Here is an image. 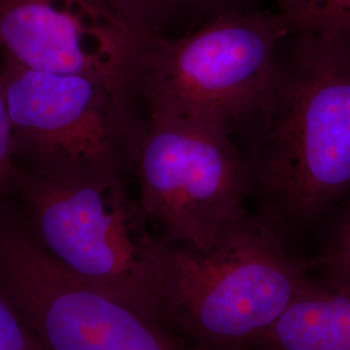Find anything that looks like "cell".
Instances as JSON below:
<instances>
[{
  "mask_svg": "<svg viewBox=\"0 0 350 350\" xmlns=\"http://www.w3.org/2000/svg\"><path fill=\"white\" fill-rule=\"evenodd\" d=\"M299 36L260 107L234 129L248 139L250 189L310 219L350 193V42Z\"/></svg>",
  "mask_w": 350,
  "mask_h": 350,
  "instance_id": "1",
  "label": "cell"
},
{
  "mask_svg": "<svg viewBox=\"0 0 350 350\" xmlns=\"http://www.w3.org/2000/svg\"><path fill=\"white\" fill-rule=\"evenodd\" d=\"M308 279L274 230L248 214L208 250L166 243L165 325L196 350L254 349Z\"/></svg>",
  "mask_w": 350,
  "mask_h": 350,
  "instance_id": "2",
  "label": "cell"
},
{
  "mask_svg": "<svg viewBox=\"0 0 350 350\" xmlns=\"http://www.w3.org/2000/svg\"><path fill=\"white\" fill-rule=\"evenodd\" d=\"M16 198L29 230L51 258L165 325L160 282L166 243L130 191L129 176L52 179L20 173Z\"/></svg>",
  "mask_w": 350,
  "mask_h": 350,
  "instance_id": "3",
  "label": "cell"
},
{
  "mask_svg": "<svg viewBox=\"0 0 350 350\" xmlns=\"http://www.w3.org/2000/svg\"><path fill=\"white\" fill-rule=\"evenodd\" d=\"M0 82L18 173L52 179L133 175L147 125L133 88L30 69L4 52Z\"/></svg>",
  "mask_w": 350,
  "mask_h": 350,
  "instance_id": "4",
  "label": "cell"
},
{
  "mask_svg": "<svg viewBox=\"0 0 350 350\" xmlns=\"http://www.w3.org/2000/svg\"><path fill=\"white\" fill-rule=\"evenodd\" d=\"M293 33L278 13H217L182 37L156 33L139 57L133 90L147 116H169L232 131L275 79L279 49Z\"/></svg>",
  "mask_w": 350,
  "mask_h": 350,
  "instance_id": "5",
  "label": "cell"
},
{
  "mask_svg": "<svg viewBox=\"0 0 350 350\" xmlns=\"http://www.w3.org/2000/svg\"><path fill=\"white\" fill-rule=\"evenodd\" d=\"M133 176L150 226L167 244L208 250L248 215L250 175L224 126L147 116Z\"/></svg>",
  "mask_w": 350,
  "mask_h": 350,
  "instance_id": "6",
  "label": "cell"
},
{
  "mask_svg": "<svg viewBox=\"0 0 350 350\" xmlns=\"http://www.w3.org/2000/svg\"><path fill=\"white\" fill-rule=\"evenodd\" d=\"M0 286L47 350H196L170 327L66 271L3 198Z\"/></svg>",
  "mask_w": 350,
  "mask_h": 350,
  "instance_id": "7",
  "label": "cell"
},
{
  "mask_svg": "<svg viewBox=\"0 0 350 350\" xmlns=\"http://www.w3.org/2000/svg\"><path fill=\"white\" fill-rule=\"evenodd\" d=\"M156 33L127 0H0V50L42 72L133 88L139 57Z\"/></svg>",
  "mask_w": 350,
  "mask_h": 350,
  "instance_id": "8",
  "label": "cell"
},
{
  "mask_svg": "<svg viewBox=\"0 0 350 350\" xmlns=\"http://www.w3.org/2000/svg\"><path fill=\"white\" fill-rule=\"evenodd\" d=\"M261 350H350V289L309 278Z\"/></svg>",
  "mask_w": 350,
  "mask_h": 350,
  "instance_id": "9",
  "label": "cell"
},
{
  "mask_svg": "<svg viewBox=\"0 0 350 350\" xmlns=\"http://www.w3.org/2000/svg\"><path fill=\"white\" fill-rule=\"evenodd\" d=\"M279 14L301 36L350 42V0H275Z\"/></svg>",
  "mask_w": 350,
  "mask_h": 350,
  "instance_id": "10",
  "label": "cell"
},
{
  "mask_svg": "<svg viewBox=\"0 0 350 350\" xmlns=\"http://www.w3.org/2000/svg\"><path fill=\"white\" fill-rule=\"evenodd\" d=\"M129 4L154 29L161 33L163 21L176 16L205 14L206 18L217 13L239 8L240 0H127Z\"/></svg>",
  "mask_w": 350,
  "mask_h": 350,
  "instance_id": "11",
  "label": "cell"
},
{
  "mask_svg": "<svg viewBox=\"0 0 350 350\" xmlns=\"http://www.w3.org/2000/svg\"><path fill=\"white\" fill-rule=\"evenodd\" d=\"M321 280L350 289V199L318 260Z\"/></svg>",
  "mask_w": 350,
  "mask_h": 350,
  "instance_id": "12",
  "label": "cell"
},
{
  "mask_svg": "<svg viewBox=\"0 0 350 350\" xmlns=\"http://www.w3.org/2000/svg\"><path fill=\"white\" fill-rule=\"evenodd\" d=\"M0 350H47L0 286Z\"/></svg>",
  "mask_w": 350,
  "mask_h": 350,
  "instance_id": "13",
  "label": "cell"
},
{
  "mask_svg": "<svg viewBox=\"0 0 350 350\" xmlns=\"http://www.w3.org/2000/svg\"><path fill=\"white\" fill-rule=\"evenodd\" d=\"M1 57L3 51L0 50V63ZM18 182L20 173L13 161L10 118L0 82V198L10 199L16 196Z\"/></svg>",
  "mask_w": 350,
  "mask_h": 350,
  "instance_id": "14",
  "label": "cell"
}]
</instances>
